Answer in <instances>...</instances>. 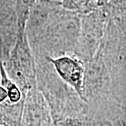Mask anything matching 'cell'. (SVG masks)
Masks as SVG:
<instances>
[{"label":"cell","instance_id":"cell-1","mask_svg":"<svg viewBox=\"0 0 126 126\" xmlns=\"http://www.w3.org/2000/svg\"><path fill=\"white\" fill-rule=\"evenodd\" d=\"M81 25V14L62 8L45 29L30 42L34 54L58 58L74 55Z\"/></svg>","mask_w":126,"mask_h":126},{"label":"cell","instance_id":"cell-2","mask_svg":"<svg viewBox=\"0 0 126 126\" xmlns=\"http://www.w3.org/2000/svg\"><path fill=\"white\" fill-rule=\"evenodd\" d=\"M36 67V87L45 97L55 120H61L86 103L77 93L58 75L53 64L45 57L34 54Z\"/></svg>","mask_w":126,"mask_h":126},{"label":"cell","instance_id":"cell-3","mask_svg":"<svg viewBox=\"0 0 126 126\" xmlns=\"http://www.w3.org/2000/svg\"><path fill=\"white\" fill-rule=\"evenodd\" d=\"M3 63L9 77L23 94L37 88L36 62L25 31L18 32L14 48Z\"/></svg>","mask_w":126,"mask_h":126},{"label":"cell","instance_id":"cell-4","mask_svg":"<svg viewBox=\"0 0 126 126\" xmlns=\"http://www.w3.org/2000/svg\"><path fill=\"white\" fill-rule=\"evenodd\" d=\"M110 95H115L111 74L99 48L97 54L85 63L83 96L86 104L98 107Z\"/></svg>","mask_w":126,"mask_h":126},{"label":"cell","instance_id":"cell-5","mask_svg":"<svg viewBox=\"0 0 126 126\" xmlns=\"http://www.w3.org/2000/svg\"><path fill=\"white\" fill-rule=\"evenodd\" d=\"M110 18L100 9L81 15V31L74 55L85 63L93 58L103 42Z\"/></svg>","mask_w":126,"mask_h":126},{"label":"cell","instance_id":"cell-6","mask_svg":"<svg viewBox=\"0 0 126 126\" xmlns=\"http://www.w3.org/2000/svg\"><path fill=\"white\" fill-rule=\"evenodd\" d=\"M45 58L53 64L61 79L70 86L80 98L86 102L83 96L85 63L74 55H64L55 58Z\"/></svg>","mask_w":126,"mask_h":126},{"label":"cell","instance_id":"cell-7","mask_svg":"<svg viewBox=\"0 0 126 126\" xmlns=\"http://www.w3.org/2000/svg\"><path fill=\"white\" fill-rule=\"evenodd\" d=\"M63 8L61 1L37 0L27 19L25 32L29 41L34 39L48 25L55 15Z\"/></svg>","mask_w":126,"mask_h":126},{"label":"cell","instance_id":"cell-8","mask_svg":"<svg viewBox=\"0 0 126 126\" xmlns=\"http://www.w3.org/2000/svg\"><path fill=\"white\" fill-rule=\"evenodd\" d=\"M45 97L38 88L29 90L26 93L22 126H50V116Z\"/></svg>","mask_w":126,"mask_h":126},{"label":"cell","instance_id":"cell-9","mask_svg":"<svg viewBox=\"0 0 126 126\" xmlns=\"http://www.w3.org/2000/svg\"><path fill=\"white\" fill-rule=\"evenodd\" d=\"M61 4L64 9L81 15L98 9L97 0H62Z\"/></svg>","mask_w":126,"mask_h":126},{"label":"cell","instance_id":"cell-10","mask_svg":"<svg viewBox=\"0 0 126 126\" xmlns=\"http://www.w3.org/2000/svg\"><path fill=\"white\" fill-rule=\"evenodd\" d=\"M36 1L37 0H16L14 9L17 17L18 32L25 31L26 23L30 11Z\"/></svg>","mask_w":126,"mask_h":126},{"label":"cell","instance_id":"cell-11","mask_svg":"<svg viewBox=\"0 0 126 126\" xmlns=\"http://www.w3.org/2000/svg\"><path fill=\"white\" fill-rule=\"evenodd\" d=\"M8 99V92L6 89L0 85V104L3 103Z\"/></svg>","mask_w":126,"mask_h":126},{"label":"cell","instance_id":"cell-12","mask_svg":"<svg viewBox=\"0 0 126 126\" xmlns=\"http://www.w3.org/2000/svg\"><path fill=\"white\" fill-rule=\"evenodd\" d=\"M113 92H114V93H118V94H123V92H125L124 93L126 94V90H119V91H117V90H115L114 89H113Z\"/></svg>","mask_w":126,"mask_h":126},{"label":"cell","instance_id":"cell-13","mask_svg":"<svg viewBox=\"0 0 126 126\" xmlns=\"http://www.w3.org/2000/svg\"><path fill=\"white\" fill-rule=\"evenodd\" d=\"M0 126H3V125H1V124H0Z\"/></svg>","mask_w":126,"mask_h":126}]
</instances>
